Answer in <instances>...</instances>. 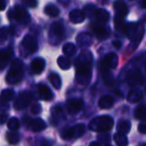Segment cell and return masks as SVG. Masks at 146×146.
<instances>
[{
    "instance_id": "6da1fadb",
    "label": "cell",
    "mask_w": 146,
    "mask_h": 146,
    "mask_svg": "<svg viewBox=\"0 0 146 146\" xmlns=\"http://www.w3.org/2000/svg\"><path fill=\"white\" fill-rule=\"evenodd\" d=\"M92 68V54L90 51L84 50L81 52L75 63L76 80L80 84L86 85L91 78Z\"/></svg>"
},
{
    "instance_id": "7a4b0ae2",
    "label": "cell",
    "mask_w": 146,
    "mask_h": 146,
    "mask_svg": "<svg viewBox=\"0 0 146 146\" xmlns=\"http://www.w3.org/2000/svg\"><path fill=\"white\" fill-rule=\"evenodd\" d=\"M113 118L110 116H98L91 120V122L89 123V129L99 133H105L113 127Z\"/></svg>"
},
{
    "instance_id": "3957f363",
    "label": "cell",
    "mask_w": 146,
    "mask_h": 146,
    "mask_svg": "<svg viewBox=\"0 0 146 146\" xmlns=\"http://www.w3.org/2000/svg\"><path fill=\"white\" fill-rule=\"evenodd\" d=\"M23 78V63L19 59H14L11 62L10 69L6 74V81L9 84H17Z\"/></svg>"
},
{
    "instance_id": "277c9868",
    "label": "cell",
    "mask_w": 146,
    "mask_h": 146,
    "mask_svg": "<svg viewBox=\"0 0 146 146\" xmlns=\"http://www.w3.org/2000/svg\"><path fill=\"white\" fill-rule=\"evenodd\" d=\"M124 32L127 34V37L134 43V46H137L139 44V41L142 39L143 36V27L136 23H129L125 26V31Z\"/></svg>"
},
{
    "instance_id": "5b68a950",
    "label": "cell",
    "mask_w": 146,
    "mask_h": 146,
    "mask_svg": "<svg viewBox=\"0 0 146 146\" xmlns=\"http://www.w3.org/2000/svg\"><path fill=\"white\" fill-rule=\"evenodd\" d=\"M8 17L10 19H15L17 22L23 25H27L30 22V15L28 11L19 5L14 6V8L8 13Z\"/></svg>"
},
{
    "instance_id": "8992f818",
    "label": "cell",
    "mask_w": 146,
    "mask_h": 146,
    "mask_svg": "<svg viewBox=\"0 0 146 146\" xmlns=\"http://www.w3.org/2000/svg\"><path fill=\"white\" fill-rule=\"evenodd\" d=\"M85 132V126L83 124H78V125L72 126V127H67L61 131L60 136L64 140L75 139L80 136H82Z\"/></svg>"
},
{
    "instance_id": "52a82bcc",
    "label": "cell",
    "mask_w": 146,
    "mask_h": 146,
    "mask_svg": "<svg viewBox=\"0 0 146 146\" xmlns=\"http://www.w3.org/2000/svg\"><path fill=\"white\" fill-rule=\"evenodd\" d=\"M63 33H64V29L62 24L59 22L53 23L49 30V41L51 42V44H58L62 39Z\"/></svg>"
},
{
    "instance_id": "ba28073f",
    "label": "cell",
    "mask_w": 146,
    "mask_h": 146,
    "mask_svg": "<svg viewBox=\"0 0 146 146\" xmlns=\"http://www.w3.org/2000/svg\"><path fill=\"white\" fill-rule=\"evenodd\" d=\"M32 101V94L30 92H21L18 94L14 101V107L16 110H22L26 108Z\"/></svg>"
},
{
    "instance_id": "9c48e42d",
    "label": "cell",
    "mask_w": 146,
    "mask_h": 146,
    "mask_svg": "<svg viewBox=\"0 0 146 146\" xmlns=\"http://www.w3.org/2000/svg\"><path fill=\"white\" fill-rule=\"evenodd\" d=\"M21 48L26 52V55L36 52L37 48H38L36 39L31 35H26L23 38L22 43H21Z\"/></svg>"
},
{
    "instance_id": "30bf717a",
    "label": "cell",
    "mask_w": 146,
    "mask_h": 146,
    "mask_svg": "<svg viewBox=\"0 0 146 146\" xmlns=\"http://www.w3.org/2000/svg\"><path fill=\"white\" fill-rule=\"evenodd\" d=\"M83 100L82 99H77V98H74V99H70L67 102V111L70 114H75L77 112H79L80 110L83 108Z\"/></svg>"
},
{
    "instance_id": "8fae6325",
    "label": "cell",
    "mask_w": 146,
    "mask_h": 146,
    "mask_svg": "<svg viewBox=\"0 0 146 146\" xmlns=\"http://www.w3.org/2000/svg\"><path fill=\"white\" fill-rule=\"evenodd\" d=\"M91 29L94 32V34L96 35L98 39L102 40L105 39L109 36V29L105 28L104 26L100 24H96V23H91Z\"/></svg>"
},
{
    "instance_id": "7c38bea8",
    "label": "cell",
    "mask_w": 146,
    "mask_h": 146,
    "mask_svg": "<svg viewBox=\"0 0 146 146\" xmlns=\"http://www.w3.org/2000/svg\"><path fill=\"white\" fill-rule=\"evenodd\" d=\"M12 56H13V50L11 47L0 50V70H2V69L5 68L7 62H8L9 59Z\"/></svg>"
},
{
    "instance_id": "4fadbf2b",
    "label": "cell",
    "mask_w": 146,
    "mask_h": 146,
    "mask_svg": "<svg viewBox=\"0 0 146 146\" xmlns=\"http://www.w3.org/2000/svg\"><path fill=\"white\" fill-rule=\"evenodd\" d=\"M27 126L29 127V129L32 130L34 132H39L42 131L46 128V123L43 121L40 118H35V119L29 120L27 122Z\"/></svg>"
},
{
    "instance_id": "5bb4252c",
    "label": "cell",
    "mask_w": 146,
    "mask_h": 146,
    "mask_svg": "<svg viewBox=\"0 0 146 146\" xmlns=\"http://www.w3.org/2000/svg\"><path fill=\"white\" fill-rule=\"evenodd\" d=\"M64 119L65 115L59 106H55L51 109V123H52V125H57L61 120Z\"/></svg>"
},
{
    "instance_id": "9a60e30c",
    "label": "cell",
    "mask_w": 146,
    "mask_h": 146,
    "mask_svg": "<svg viewBox=\"0 0 146 146\" xmlns=\"http://www.w3.org/2000/svg\"><path fill=\"white\" fill-rule=\"evenodd\" d=\"M37 89H38V93L41 99L45 100V101H50L53 99V93L49 89L48 86L44 85V84H39L37 86Z\"/></svg>"
},
{
    "instance_id": "2e32d148",
    "label": "cell",
    "mask_w": 146,
    "mask_h": 146,
    "mask_svg": "<svg viewBox=\"0 0 146 146\" xmlns=\"http://www.w3.org/2000/svg\"><path fill=\"white\" fill-rule=\"evenodd\" d=\"M99 65H100V71H101V73H102V78H103L104 82H105L108 86L113 85L114 78L111 73L108 71V67L104 64V62H100Z\"/></svg>"
},
{
    "instance_id": "e0dca14e",
    "label": "cell",
    "mask_w": 146,
    "mask_h": 146,
    "mask_svg": "<svg viewBox=\"0 0 146 146\" xmlns=\"http://www.w3.org/2000/svg\"><path fill=\"white\" fill-rule=\"evenodd\" d=\"M114 9H115L117 16H121L125 18L126 15L128 14V7L123 0H116L114 2Z\"/></svg>"
},
{
    "instance_id": "ac0fdd59",
    "label": "cell",
    "mask_w": 146,
    "mask_h": 146,
    "mask_svg": "<svg viewBox=\"0 0 146 146\" xmlns=\"http://www.w3.org/2000/svg\"><path fill=\"white\" fill-rule=\"evenodd\" d=\"M69 19L72 23L74 24H78V23H81L84 21L85 19V13L82 10H78V9H75V10L70 11L69 13Z\"/></svg>"
},
{
    "instance_id": "d6986e66",
    "label": "cell",
    "mask_w": 146,
    "mask_h": 146,
    "mask_svg": "<svg viewBox=\"0 0 146 146\" xmlns=\"http://www.w3.org/2000/svg\"><path fill=\"white\" fill-rule=\"evenodd\" d=\"M103 62L108 68L114 69V68H116V66H117V64H118V57L115 53L110 52L104 56Z\"/></svg>"
},
{
    "instance_id": "ffe728a7",
    "label": "cell",
    "mask_w": 146,
    "mask_h": 146,
    "mask_svg": "<svg viewBox=\"0 0 146 146\" xmlns=\"http://www.w3.org/2000/svg\"><path fill=\"white\" fill-rule=\"evenodd\" d=\"M45 68V60L43 58H35L31 62V69L35 74H40Z\"/></svg>"
},
{
    "instance_id": "44dd1931",
    "label": "cell",
    "mask_w": 146,
    "mask_h": 146,
    "mask_svg": "<svg viewBox=\"0 0 146 146\" xmlns=\"http://www.w3.org/2000/svg\"><path fill=\"white\" fill-rule=\"evenodd\" d=\"M114 104V99L112 96L110 95H105L102 96L98 101V105L101 109H109L113 106Z\"/></svg>"
},
{
    "instance_id": "7402d4cb",
    "label": "cell",
    "mask_w": 146,
    "mask_h": 146,
    "mask_svg": "<svg viewBox=\"0 0 146 146\" xmlns=\"http://www.w3.org/2000/svg\"><path fill=\"white\" fill-rule=\"evenodd\" d=\"M76 40H77V43L79 46L88 47L91 44L92 39H91L90 34H88V33H80L77 36V38H76Z\"/></svg>"
},
{
    "instance_id": "603a6c76",
    "label": "cell",
    "mask_w": 146,
    "mask_h": 146,
    "mask_svg": "<svg viewBox=\"0 0 146 146\" xmlns=\"http://www.w3.org/2000/svg\"><path fill=\"white\" fill-rule=\"evenodd\" d=\"M95 18L100 23H106L109 20L110 14L105 9H97V10H95Z\"/></svg>"
},
{
    "instance_id": "cb8c5ba5",
    "label": "cell",
    "mask_w": 146,
    "mask_h": 146,
    "mask_svg": "<svg viewBox=\"0 0 146 146\" xmlns=\"http://www.w3.org/2000/svg\"><path fill=\"white\" fill-rule=\"evenodd\" d=\"M130 129H131V123L128 120H120L117 123V130L118 132L127 134L129 133Z\"/></svg>"
},
{
    "instance_id": "d4e9b609",
    "label": "cell",
    "mask_w": 146,
    "mask_h": 146,
    "mask_svg": "<svg viewBox=\"0 0 146 146\" xmlns=\"http://www.w3.org/2000/svg\"><path fill=\"white\" fill-rule=\"evenodd\" d=\"M142 95H143V94H142V92L140 91V90L133 89L129 92V94H128L127 100L129 102H131V103H136V102H138V101L141 100Z\"/></svg>"
},
{
    "instance_id": "484cf974",
    "label": "cell",
    "mask_w": 146,
    "mask_h": 146,
    "mask_svg": "<svg viewBox=\"0 0 146 146\" xmlns=\"http://www.w3.org/2000/svg\"><path fill=\"white\" fill-rule=\"evenodd\" d=\"M15 93L12 89H4L1 92V95H0V101L3 102H10L11 100L14 99Z\"/></svg>"
},
{
    "instance_id": "4316f807",
    "label": "cell",
    "mask_w": 146,
    "mask_h": 146,
    "mask_svg": "<svg viewBox=\"0 0 146 146\" xmlns=\"http://www.w3.org/2000/svg\"><path fill=\"white\" fill-rule=\"evenodd\" d=\"M113 139H114V142L119 146H125L128 144V140H127V137H126V134L121 133V132H117V133L114 134Z\"/></svg>"
},
{
    "instance_id": "83f0119b",
    "label": "cell",
    "mask_w": 146,
    "mask_h": 146,
    "mask_svg": "<svg viewBox=\"0 0 146 146\" xmlns=\"http://www.w3.org/2000/svg\"><path fill=\"white\" fill-rule=\"evenodd\" d=\"M44 12L45 14L50 17H57L59 15V9L54 4H48L45 6Z\"/></svg>"
},
{
    "instance_id": "f1b7e54d",
    "label": "cell",
    "mask_w": 146,
    "mask_h": 146,
    "mask_svg": "<svg viewBox=\"0 0 146 146\" xmlns=\"http://www.w3.org/2000/svg\"><path fill=\"white\" fill-rule=\"evenodd\" d=\"M57 63H58L59 67L63 70H67L71 66V61L67 56H59L57 59Z\"/></svg>"
},
{
    "instance_id": "f546056e",
    "label": "cell",
    "mask_w": 146,
    "mask_h": 146,
    "mask_svg": "<svg viewBox=\"0 0 146 146\" xmlns=\"http://www.w3.org/2000/svg\"><path fill=\"white\" fill-rule=\"evenodd\" d=\"M62 51L66 56H73L76 53V46L72 43H66L63 45Z\"/></svg>"
},
{
    "instance_id": "4dcf8cb0",
    "label": "cell",
    "mask_w": 146,
    "mask_h": 146,
    "mask_svg": "<svg viewBox=\"0 0 146 146\" xmlns=\"http://www.w3.org/2000/svg\"><path fill=\"white\" fill-rule=\"evenodd\" d=\"M114 25L117 31H125V22H124V17L117 16L115 15V19H114Z\"/></svg>"
},
{
    "instance_id": "1f68e13d",
    "label": "cell",
    "mask_w": 146,
    "mask_h": 146,
    "mask_svg": "<svg viewBox=\"0 0 146 146\" xmlns=\"http://www.w3.org/2000/svg\"><path fill=\"white\" fill-rule=\"evenodd\" d=\"M49 80H50L51 84L54 88L56 89H60L61 88V79H60V76L56 73H52L49 75Z\"/></svg>"
},
{
    "instance_id": "d6a6232c",
    "label": "cell",
    "mask_w": 146,
    "mask_h": 146,
    "mask_svg": "<svg viewBox=\"0 0 146 146\" xmlns=\"http://www.w3.org/2000/svg\"><path fill=\"white\" fill-rule=\"evenodd\" d=\"M135 118H137V119H139V120L146 119V106L145 105H140L136 108Z\"/></svg>"
},
{
    "instance_id": "836d02e7",
    "label": "cell",
    "mask_w": 146,
    "mask_h": 146,
    "mask_svg": "<svg viewBox=\"0 0 146 146\" xmlns=\"http://www.w3.org/2000/svg\"><path fill=\"white\" fill-rule=\"evenodd\" d=\"M7 127H8V129L11 130V131H16V130H18V128L20 127V122H19V120L17 119V118L12 117L7 122Z\"/></svg>"
},
{
    "instance_id": "e575fe53",
    "label": "cell",
    "mask_w": 146,
    "mask_h": 146,
    "mask_svg": "<svg viewBox=\"0 0 146 146\" xmlns=\"http://www.w3.org/2000/svg\"><path fill=\"white\" fill-rule=\"evenodd\" d=\"M6 138H7V141L9 142L10 144H17L19 141H20V135L18 133H16L15 131H12L10 133H7L6 134Z\"/></svg>"
},
{
    "instance_id": "d590c367",
    "label": "cell",
    "mask_w": 146,
    "mask_h": 146,
    "mask_svg": "<svg viewBox=\"0 0 146 146\" xmlns=\"http://www.w3.org/2000/svg\"><path fill=\"white\" fill-rule=\"evenodd\" d=\"M140 79H141V77H140V74L138 71H134V72H131L129 75V78H128V80H129L130 82V85L133 86L135 85L137 82L140 81Z\"/></svg>"
},
{
    "instance_id": "8d00e7d4",
    "label": "cell",
    "mask_w": 146,
    "mask_h": 146,
    "mask_svg": "<svg viewBox=\"0 0 146 146\" xmlns=\"http://www.w3.org/2000/svg\"><path fill=\"white\" fill-rule=\"evenodd\" d=\"M10 34V30L7 27H1L0 28V41H5L8 38Z\"/></svg>"
},
{
    "instance_id": "74e56055",
    "label": "cell",
    "mask_w": 146,
    "mask_h": 146,
    "mask_svg": "<svg viewBox=\"0 0 146 146\" xmlns=\"http://www.w3.org/2000/svg\"><path fill=\"white\" fill-rule=\"evenodd\" d=\"M41 111H42V107H41V105L38 103L33 104L30 107V113L33 114V115H38Z\"/></svg>"
},
{
    "instance_id": "f35d334b",
    "label": "cell",
    "mask_w": 146,
    "mask_h": 146,
    "mask_svg": "<svg viewBox=\"0 0 146 146\" xmlns=\"http://www.w3.org/2000/svg\"><path fill=\"white\" fill-rule=\"evenodd\" d=\"M23 3H24L26 6L30 7V8H35L38 4L37 0H23Z\"/></svg>"
},
{
    "instance_id": "ab89813d",
    "label": "cell",
    "mask_w": 146,
    "mask_h": 146,
    "mask_svg": "<svg viewBox=\"0 0 146 146\" xmlns=\"http://www.w3.org/2000/svg\"><path fill=\"white\" fill-rule=\"evenodd\" d=\"M138 130H139L140 133L146 134V122H142L138 125Z\"/></svg>"
},
{
    "instance_id": "60d3db41",
    "label": "cell",
    "mask_w": 146,
    "mask_h": 146,
    "mask_svg": "<svg viewBox=\"0 0 146 146\" xmlns=\"http://www.w3.org/2000/svg\"><path fill=\"white\" fill-rule=\"evenodd\" d=\"M6 8V0H0V11H3Z\"/></svg>"
},
{
    "instance_id": "b9f144b4",
    "label": "cell",
    "mask_w": 146,
    "mask_h": 146,
    "mask_svg": "<svg viewBox=\"0 0 146 146\" xmlns=\"http://www.w3.org/2000/svg\"><path fill=\"white\" fill-rule=\"evenodd\" d=\"M6 119H7V116L5 114H1L0 115V123H4L6 121Z\"/></svg>"
},
{
    "instance_id": "7bdbcfd3",
    "label": "cell",
    "mask_w": 146,
    "mask_h": 146,
    "mask_svg": "<svg viewBox=\"0 0 146 146\" xmlns=\"http://www.w3.org/2000/svg\"><path fill=\"white\" fill-rule=\"evenodd\" d=\"M113 45L116 47V48H120V47H121V42H119V41H114Z\"/></svg>"
},
{
    "instance_id": "ee69618b",
    "label": "cell",
    "mask_w": 146,
    "mask_h": 146,
    "mask_svg": "<svg viewBox=\"0 0 146 146\" xmlns=\"http://www.w3.org/2000/svg\"><path fill=\"white\" fill-rule=\"evenodd\" d=\"M142 7L146 9V0H142Z\"/></svg>"
},
{
    "instance_id": "f6af8a7d",
    "label": "cell",
    "mask_w": 146,
    "mask_h": 146,
    "mask_svg": "<svg viewBox=\"0 0 146 146\" xmlns=\"http://www.w3.org/2000/svg\"><path fill=\"white\" fill-rule=\"evenodd\" d=\"M91 145H99V142H91Z\"/></svg>"
},
{
    "instance_id": "bcb514c9",
    "label": "cell",
    "mask_w": 146,
    "mask_h": 146,
    "mask_svg": "<svg viewBox=\"0 0 146 146\" xmlns=\"http://www.w3.org/2000/svg\"><path fill=\"white\" fill-rule=\"evenodd\" d=\"M144 68H145V71H146V63H145V65H144Z\"/></svg>"
},
{
    "instance_id": "7dc6e473",
    "label": "cell",
    "mask_w": 146,
    "mask_h": 146,
    "mask_svg": "<svg viewBox=\"0 0 146 146\" xmlns=\"http://www.w3.org/2000/svg\"><path fill=\"white\" fill-rule=\"evenodd\" d=\"M129 1H134V0H129Z\"/></svg>"
}]
</instances>
